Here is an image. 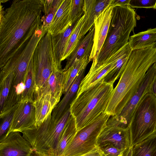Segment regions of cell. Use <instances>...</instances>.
<instances>
[{
	"label": "cell",
	"mask_w": 156,
	"mask_h": 156,
	"mask_svg": "<svg viewBox=\"0 0 156 156\" xmlns=\"http://www.w3.org/2000/svg\"><path fill=\"white\" fill-rule=\"evenodd\" d=\"M98 147L104 156H123L126 150L119 149L110 144L102 145Z\"/></svg>",
	"instance_id": "cell-35"
},
{
	"label": "cell",
	"mask_w": 156,
	"mask_h": 156,
	"mask_svg": "<svg viewBox=\"0 0 156 156\" xmlns=\"http://www.w3.org/2000/svg\"><path fill=\"white\" fill-rule=\"evenodd\" d=\"M89 57H87L75 61L73 64L66 71H64L63 93L68 90L75 78L83 69H86L89 62Z\"/></svg>",
	"instance_id": "cell-26"
},
{
	"label": "cell",
	"mask_w": 156,
	"mask_h": 156,
	"mask_svg": "<svg viewBox=\"0 0 156 156\" xmlns=\"http://www.w3.org/2000/svg\"><path fill=\"white\" fill-rule=\"evenodd\" d=\"M72 2V0H63L47 31L52 36L64 32L71 24L70 16Z\"/></svg>",
	"instance_id": "cell-18"
},
{
	"label": "cell",
	"mask_w": 156,
	"mask_h": 156,
	"mask_svg": "<svg viewBox=\"0 0 156 156\" xmlns=\"http://www.w3.org/2000/svg\"><path fill=\"white\" fill-rule=\"evenodd\" d=\"M84 0H72L70 16V23L77 21L84 14Z\"/></svg>",
	"instance_id": "cell-34"
},
{
	"label": "cell",
	"mask_w": 156,
	"mask_h": 156,
	"mask_svg": "<svg viewBox=\"0 0 156 156\" xmlns=\"http://www.w3.org/2000/svg\"><path fill=\"white\" fill-rule=\"evenodd\" d=\"M129 6L133 8L156 9V0H130Z\"/></svg>",
	"instance_id": "cell-36"
},
{
	"label": "cell",
	"mask_w": 156,
	"mask_h": 156,
	"mask_svg": "<svg viewBox=\"0 0 156 156\" xmlns=\"http://www.w3.org/2000/svg\"><path fill=\"white\" fill-rule=\"evenodd\" d=\"M21 99L22 97L18 94L15 87L12 85L3 108L0 111V118L2 119L9 111L18 104L21 101Z\"/></svg>",
	"instance_id": "cell-31"
},
{
	"label": "cell",
	"mask_w": 156,
	"mask_h": 156,
	"mask_svg": "<svg viewBox=\"0 0 156 156\" xmlns=\"http://www.w3.org/2000/svg\"><path fill=\"white\" fill-rule=\"evenodd\" d=\"M151 92L153 94L156 98V74L151 84Z\"/></svg>",
	"instance_id": "cell-39"
},
{
	"label": "cell",
	"mask_w": 156,
	"mask_h": 156,
	"mask_svg": "<svg viewBox=\"0 0 156 156\" xmlns=\"http://www.w3.org/2000/svg\"><path fill=\"white\" fill-rule=\"evenodd\" d=\"M110 116L104 112L78 130L62 156H81L97 146L98 138Z\"/></svg>",
	"instance_id": "cell-8"
},
{
	"label": "cell",
	"mask_w": 156,
	"mask_h": 156,
	"mask_svg": "<svg viewBox=\"0 0 156 156\" xmlns=\"http://www.w3.org/2000/svg\"><path fill=\"white\" fill-rule=\"evenodd\" d=\"M112 0H84L83 9L86 19L80 34V40L94 25L95 17L99 16L110 5Z\"/></svg>",
	"instance_id": "cell-17"
},
{
	"label": "cell",
	"mask_w": 156,
	"mask_h": 156,
	"mask_svg": "<svg viewBox=\"0 0 156 156\" xmlns=\"http://www.w3.org/2000/svg\"><path fill=\"white\" fill-rule=\"evenodd\" d=\"M81 156H104L100 149L96 146L90 151Z\"/></svg>",
	"instance_id": "cell-37"
},
{
	"label": "cell",
	"mask_w": 156,
	"mask_h": 156,
	"mask_svg": "<svg viewBox=\"0 0 156 156\" xmlns=\"http://www.w3.org/2000/svg\"><path fill=\"white\" fill-rule=\"evenodd\" d=\"M113 6H108L94 19V34L89 62L96 58L105 41L112 18Z\"/></svg>",
	"instance_id": "cell-15"
},
{
	"label": "cell",
	"mask_w": 156,
	"mask_h": 156,
	"mask_svg": "<svg viewBox=\"0 0 156 156\" xmlns=\"http://www.w3.org/2000/svg\"><path fill=\"white\" fill-rule=\"evenodd\" d=\"M33 61L36 92L44 85L54 69H59L55 64L51 35L48 31L37 46L33 55Z\"/></svg>",
	"instance_id": "cell-9"
},
{
	"label": "cell",
	"mask_w": 156,
	"mask_h": 156,
	"mask_svg": "<svg viewBox=\"0 0 156 156\" xmlns=\"http://www.w3.org/2000/svg\"><path fill=\"white\" fill-rule=\"evenodd\" d=\"M13 78V73H11L7 75L2 80H0V111L3 108L5 102L9 93L12 85Z\"/></svg>",
	"instance_id": "cell-32"
},
{
	"label": "cell",
	"mask_w": 156,
	"mask_h": 156,
	"mask_svg": "<svg viewBox=\"0 0 156 156\" xmlns=\"http://www.w3.org/2000/svg\"><path fill=\"white\" fill-rule=\"evenodd\" d=\"M86 69L82 70L77 76L74 81L64 97L53 109L51 115L52 120L55 122L58 121L67 110L70 108V105L77 96L79 86L83 78Z\"/></svg>",
	"instance_id": "cell-19"
},
{
	"label": "cell",
	"mask_w": 156,
	"mask_h": 156,
	"mask_svg": "<svg viewBox=\"0 0 156 156\" xmlns=\"http://www.w3.org/2000/svg\"><path fill=\"white\" fill-rule=\"evenodd\" d=\"M42 0H15L5 10L0 4V67L20 51L42 24Z\"/></svg>",
	"instance_id": "cell-1"
},
{
	"label": "cell",
	"mask_w": 156,
	"mask_h": 156,
	"mask_svg": "<svg viewBox=\"0 0 156 156\" xmlns=\"http://www.w3.org/2000/svg\"><path fill=\"white\" fill-rule=\"evenodd\" d=\"M63 0H42V11L44 13L42 16V28L47 31L53 17L60 6Z\"/></svg>",
	"instance_id": "cell-27"
},
{
	"label": "cell",
	"mask_w": 156,
	"mask_h": 156,
	"mask_svg": "<svg viewBox=\"0 0 156 156\" xmlns=\"http://www.w3.org/2000/svg\"><path fill=\"white\" fill-rule=\"evenodd\" d=\"M36 126L34 101L30 100L21 101L15 110L7 135L11 132L22 133Z\"/></svg>",
	"instance_id": "cell-13"
},
{
	"label": "cell",
	"mask_w": 156,
	"mask_h": 156,
	"mask_svg": "<svg viewBox=\"0 0 156 156\" xmlns=\"http://www.w3.org/2000/svg\"><path fill=\"white\" fill-rule=\"evenodd\" d=\"M34 151L20 132L10 133L0 142V156H30Z\"/></svg>",
	"instance_id": "cell-14"
},
{
	"label": "cell",
	"mask_w": 156,
	"mask_h": 156,
	"mask_svg": "<svg viewBox=\"0 0 156 156\" xmlns=\"http://www.w3.org/2000/svg\"><path fill=\"white\" fill-rule=\"evenodd\" d=\"M105 144L111 145L121 150L131 147L129 127L123 128L116 116L109 118L98 138L97 146Z\"/></svg>",
	"instance_id": "cell-10"
},
{
	"label": "cell",
	"mask_w": 156,
	"mask_h": 156,
	"mask_svg": "<svg viewBox=\"0 0 156 156\" xmlns=\"http://www.w3.org/2000/svg\"><path fill=\"white\" fill-rule=\"evenodd\" d=\"M86 19V15L84 14L74 27L62 57V61L66 59L69 56L80 40V34Z\"/></svg>",
	"instance_id": "cell-30"
},
{
	"label": "cell",
	"mask_w": 156,
	"mask_h": 156,
	"mask_svg": "<svg viewBox=\"0 0 156 156\" xmlns=\"http://www.w3.org/2000/svg\"><path fill=\"white\" fill-rule=\"evenodd\" d=\"M50 113L39 126L22 132L34 151L43 156H53L71 114L70 108L56 122Z\"/></svg>",
	"instance_id": "cell-5"
},
{
	"label": "cell",
	"mask_w": 156,
	"mask_h": 156,
	"mask_svg": "<svg viewBox=\"0 0 156 156\" xmlns=\"http://www.w3.org/2000/svg\"><path fill=\"white\" fill-rule=\"evenodd\" d=\"M18 104L9 111L2 118V120L0 126V142L4 140L7 136Z\"/></svg>",
	"instance_id": "cell-33"
},
{
	"label": "cell",
	"mask_w": 156,
	"mask_h": 156,
	"mask_svg": "<svg viewBox=\"0 0 156 156\" xmlns=\"http://www.w3.org/2000/svg\"><path fill=\"white\" fill-rule=\"evenodd\" d=\"M113 83L104 78L77 96L70 105L77 130L87 125L105 112L114 89Z\"/></svg>",
	"instance_id": "cell-3"
},
{
	"label": "cell",
	"mask_w": 156,
	"mask_h": 156,
	"mask_svg": "<svg viewBox=\"0 0 156 156\" xmlns=\"http://www.w3.org/2000/svg\"><path fill=\"white\" fill-rule=\"evenodd\" d=\"M64 76L63 69H54L44 85L36 92L34 100L40 97L50 94L59 103L63 94Z\"/></svg>",
	"instance_id": "cell-16"
},
{
	"label": "cell",
	"mask_w": 156,
	"mask_h": 156,
	"mask_svg": "<svg viewBox=\"0 0 156 156\" xmlns=\"http://www.w3.org/2000/svg\"><path fill=\"white\" fill-rule=\"evenodd\" d=\"M129 46V45L128 43L99 66H95L92 64L89 72L81 81L77 96L104 79L113 68L117 59Z\"/></svg>",
	"instance_id": "cell-12"
},
{
	"label": "cell",
	"mask_w": 156,
	"mask_h": 156,
	"mask_svg": "<svg viewBox=\"0 0 156 156\" xmlns=\"http://www.w3.org/2000/svg\"><path fill=\"white\" fill-rule=\"evenodd\" d=\"M128 43L132 51L153 46L156 43V28L129 37Z\"/></svg>",
	"instance_id": "cell-23"
},
{
	"label": "cell",
	"mask_w": 156,
	"mask_h": 156,
	"mask_svg": "<svg viewBox=\"0 0 156 156\" xmlns=\"http://www.w3.org/2000/svg\"><path fill=\"white\" fill-rule=\"evenodd\" d=\"M133 147L156 133V98L147 94L136 107L129 126Z\"/></svg>",
	"instance_id": "cell-6"
},
{
	"label": "cell",
	"mask_w": 156,
	"mask_h": 156,
	"mask_svg": "<svg viewBox=\"0 0 156 156\" xmlns=\"http://www.w3.org/2000/svg\"><path fill=\"white\" fill-rule=\"evenodd\" d=\"M78 21L71 23L64 32L56 36H52L51 41L55 61L57 66L62 69L61 62L66 47L72 32Z\"/></svg>",
	"instance_id": "cell-21"
},
{
	"label": "cell",
	"mask_w": 156,
	"mask_h": 156,
	"mask_svg": "<svg viewBox=\"0 0 156 156\" xmlns=\"http://www.w3.org/2000/svg\"><path fill=\"white\" fill-rule=\"evenodd\" d=\"M132 50L130 46L117 60L113 68L105 76L104 80L108 83H113L120 78L124 69L125 64Z\"/></svg>",
	"instance_id": "cell-28"
},
{
	"label": "cell",
	"mask_w": 156,
	"mask_h": 156,
	"mask_svg": "<svg viewBox=\"0 0 156 156\" xmlns=\"http://www.w3.org/2000/svg\"><path fill=\"white\" fill-rule=\"evenodd\" d=\"M132 156H156V133L133 146Z\"/></svg>",
	"instance_id": "cell-25"
},
{
	"label": "cell",
	"mask_w": 156,
	"mask_h": 156,
	"mask_svg": "<svg viewBox=\"0 0 156 156\" xmlns=\"http://www.w3.org/2000/svg\"><path fill=\"white\" fill-rule=\"evenodd\" d=\"M58 103L50 94L40 97L34 100L36 126L40 125L52 113Z\"/></svg>",
	"instance_id": "cell-22"
},
{
	"label": "cell",
	"mask_w": 156,
	"mask_h": 156,
	"mask_svg": "<svg viewBox=\"0 0 156 156\" xmlns=\"http://www.w3.org/2000/svg\"><path fill=\"white\" fill-rule=\"evenodd\" d=\"M30 156H43L39 154L34 151L31 154Z\"/></svg>",
	"instance_id": "cell-41"
},
{
	"label": "cell",
	"mask_w": 156,
	"mask_h": 156,
	"mask_svg": "<svg viewBox=\"0 0 156 156\" xmlns=\"http://www.w3.org/2000/svg\"><path fill=\"white\" fill-rule=\"evenodd\" d=\"M156 62V48L153 46L132 51L105 112L111 116L119 115L140 87L149 68Z\"/></svg>",
	"instance_id": "cell-2"
},
{
	"label": "cell",
	"mask_w": 156,
	"mask_h": 156,
	"mask_svg": "<svg viewBox=\"0 0 156 156\" xmlns=\"http://www.w3.org/2000/svg\"><path fill=\"white\" fill-rule=\"evenodd\" d=\"M153 46L154 48H156V43Z\"/></svg>",
	"instance_id": "cell-42"
},
{
	"label": "cell",
	"mask_w": 156,
	"mask_h": 156,
	"mask_svg": "<svg viewBox=\"0 0 156 156\" xmlns=\"http://www.w3.org/2000/svg\"><path fill=\"white\" fill-rule=\"evenodd\" d=\"M47 31L43 30L42 25L36 29L24 48L10 58L1 69L0 80L9 73H13L12 86L24 83L26 74L37 46Z\"/></svg>",
	"instance_id": "cell-7"
},
{
	"label": "cell",
	"mask_w": 156,
	"mask_h": 156,
	"mask_svg": "<svg viewBox=\"0 0 156 156\" xmlns=\"http://www.w3.org/2000/svg\"><path fill=\"white\" fill-rule=\"evenodd\" d=\"M132 147L126 149L123 156H132Z\"/></svg>",
	"instance_id": "cell-40"
},
{
	"label": "cell",
	"mask_w": 156,
	"mask_h": 156,
	"mask_svg": "<svg viewBox=\"0 0 156 156\" xmlns=\"http://www.w3.org/2000/svg\"><path fill=\"white\" fill-rule=\"evenodd\" d=\"M130 0H112L110 5L113 6H129Z\"/></svg>",
	"instance_id": "cell-38"
},
{
	"label": "cell",
	"mask_w": 156,
	"mask_h": 156,
	"mask_svg": "<svg viewBox=\"0 0 156 156\" xmlns=\"http://www.w3.org/2000/svg\"><path fill=\"white\" fill-rule=\"evenodd\" d=\"M94 24L87 34L80 39L77 45L67 58L63 71H66L76 60L85 57H90L92 49L94 34Z\"/></svg>",
	"instance_id": "cell-20"
},
{
	"label": "cell",
	"mask_w": 156,
	"mask_h": 156,
	"mask_svg": "<svg viewBox=\"0 0 156 156\" xmlns=\"http://www.w3.org/2000/svg\"><path fill=\"white\" fill-rule=\"evenodd\" d=\"M136 13L129 6H113L107 36L92 64L98 66L128 43L129 35L136 26Z\"/></svg>",
	"instance_id": "cell-4"
},
{
	"label": "cell",
	"mask_w": 156,
	"mask_h": 156,
	"mask_svg": "<svg viewBox=\"0 0 156 156\" xmlns=\"http://www.w3.org/2000/svg\"><path fill=\"white\" fill-rule=\"evenodd\" d=\"M77 131L75 119L71 115L61 135L53 156H62Z\"/></svg>",
	"instance_id": "cell-24"
},
{
	"label": "cell",
	"mask_w": 156,
	"mask_h": 156,
	"mask_svg": "<svg viewBox=\"0 0 156 156\" xmlns=\"http://www.w3.org/2000/svg\"><path fill=\"white\" fill-rule=\"evenodd\" d=\"M156 74V62L149 68L140 87L120 113L118 115H115L118 121L124 128L129 127L133 113L139 102L145 95L151 92V84Z\"/></svg>",
	"instance_id": "cell-11"
},
{
	"label": "cell",
	"mask_w": 156,
	"mask_h": 156,
	"mask_svg": "<svg viewBox=\"0 0 156 156\" xmlns=\"http://www.w3.org/2000/svg\"><path fill=\"white\" fill-rule=\"evenodd\" d=\"M24 83L25 89L21 101H34L36 90L34 73L33 57L30 62L26 74Z\"/></svg>",
	"instance_id": "cell-29"
}]
</instances>
